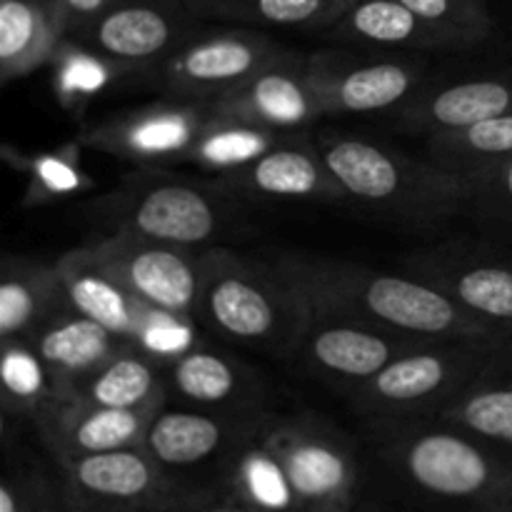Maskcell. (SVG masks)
Instances as JSON below:
<instances>
[{
  "label": "cell",
  "mask_w": 512,
  "mask_h": 512,
  "mask_svg": "<svg viewBox=\"0 0 512 512\" xmlns=\"http://www.w3.org/2000/svg\"><path fill=\"white\" fill-rule=\"evenodd\" d=\"M503 330L415 345L375 378L355 388L350 400L375 428L435 418L473 378Z\"/></svg>",
  "instance_id": "cell-5"
},
{
  "label": "cell",
  "mask_w": 512,
  "mask_h": 512,
  "mask_svg": "<svg viewBox=\"0 0 512 512\" xmlns=\"http://www.w3.org/2000/svg\"><path fill=\"white\" fill-rule=\"evenodd\" d=\"M160 365L163 363L145 353L140 345L128 343L93 375L80 380L70 395L103 408H163L168 395V373H163Z\"/></svg>",
  "instance_id": "cell-26"
},
{
  "label": "cell",
  "mask_w": 512,
  "mask_h": 512,
  "mask_svg": "<svg viewBox=\"0 0 512 512\" xmlns=\"http://www.w3.org/2000/svg\"><path fill=\"white\" fill-rule=\"evenodd\" d=\"M78 145H65V148L50 150V153L23 155V158L10 153V148H5V160H10L15 168L28 175V198H25V203L45 205L93 188V180L80 168Z\"/></svg>",
  "instance_id": "cell-34"
},
{
  "label": "cell",
  "mask_w": 512,
  "mask_h": 512,
  "mask_svg": "<svg viewBox=\"0 0 512 512\" xmlns=\"http://www.w3.org/2000/svg\"><path fill=\"white\" fill-rule=\"evenodd\" d=\"M168 390L205 410H260V380L235 358L195 343L165 365Z\"/></svg>",
  "instance_id": "cell-24"
},
{
  "label": "cell",
  "mask_w": 512,
  "mask_h": 512,
  "mask_svg": "<svg viewBox=\"0 0 512 512\" xmlns=\"http://www.w3.org/2000/svg\"><path fill=\"white\" fill-rule=\"evenodd\" d=\"M295 135L298 133H285V130H273L265 125L243 123V120L210 113L198 140L185 155V163H193L200 170L215 175H228L255 163L273 148L293 140Z\"/></svg>",
  "instance_id": "cell-30"
},
{
  "label": "cell",
  "mask_w": 512,
  "mask_h": 512,
  "mask_svg": "<svg viewBox=\"0 0 512 512\" xmlns=\"http://www.w3.org/2000/svg\"><path fill=\"white\" fill-rule=\"evenodd\" d=\"M135 345H140L145 353L153 355L163 365H168L170 360H175L178 355H183L185 350H190L195 345L193 320L160 310L150 320V325L143 330V335H140Z\"/></svg>",
  "instance_id": "cell-38"
},
{
  "label": "cell",
  "mask_w": 512,
  "mask_h": 512,
  "mask_svg": "<svg viewBox=\"0 0 512 512\" xmlns=\"http://www.w3.org/2000/svg\"><path fill=\"white\" fill-rule=\"evenodd\" d=\"M28 343L38 350L63 395L108 363L130 340L118 338L100 323L85 318L68 300L30 335Z\"/></svg>",
  "instance_id": "cell-22"
},
{
  "label": "cell",
  "mask_w": 512,
  "mask_h": 512,
  "mask_svg": "<svg viewBox=\"0 0 512 512\" xmlns=\"http://www.w3.org/2000/svg\"><path fill=\"white\" fill-rule=\"evenodd\" d=\"M68 303L58 273L30 260L5 258L0 278V340H28Z\"/></svg>",
  "instance_id": "cell-29"
},
{
  "label": "cell",
  "mask_w": 512,
  "mask_h": 512,
  "mask_svg": "<svg viewBox=\"0 0 512 512\" xmlns=\"http://www.w3.org/2000/svg\"><path fill=\"white\" fill-rule=\"evenodd\" d=\"M425 20L453 30L468 40L470 48L493 33V13L488 0H400Z\"/></svg>",
  "instance_id": "cell-37"
},
{
  "label": "cell",
  "mask_w": 512,
  "mask_h": 512,
  "mask_svg": "<svg viewBox=\"0 0 512 512\" xmlns=\"http://www.w3.org/2000/svg\"><path fill=\"white\" fill-rule=\"evenodd\" d=\"M473 512H512V485L505 493H500L498 498H493L490 503L480 505V508H475Z\"/></svg>",
  "instance_id": "cell-41"
},
{
  "label": "cell",
  "mask_w": 512,
  "mask_h": 512,
  "mask_svg": "<svg viewBox=\"0 0 512 512\" xmlns=\"http://www.w3.org/2000/svg\"><path fill=\"white\" fill-rule=\"evenodd\" d=\"M512 453V325L473 378L435 415Z\"/></svg>",
  "instance_id": "cell-21"
},
{
  "label": "cell",
  "mask_w": 512,
  "mask_h": 512,
  "mask_svg": "<svg viewBox=\"0 0 512 512\" xmlns=\"http://www.w3.org/2000/svg\"><path fill=\"white\" fill-rule=\"evenodd\" d=\"M185 0H115L80 38L123 68L165 63L198 33Z\"/></svg>",
  "instance_id": "cell-13"
},
{
  "label": "cell",
  "mask_w": 512,
  "mask_h": 512,
  "mask_svg": "<svg viewBox=\"0 0 512 512\" xmlns=\"http://www.w3.org/2000/svg\"><path fill=\"white\" fill-rule=\"evenodd\" d=\"M250 512H253V510H250Z\"/></svg>",
  "instance_id": "cell-44"
},
{
  "label": "cell",
  "mask_w": 512,
  "mask_h": 512,
  "mask_svg": "<svg viewBox=\"0 0 512 512\" xmlns=\"http://www.w3.org/2000/svg\"><path fill=\"white\" fill-rule=\"evenodd\" d=\"M208 105L213 115L265 125L285 133H298L300 128L323 115L318 95L310 83L308 58L293 50Z\"/></svg>",
  "instance_id": "cell-18"
},
{
  "label": "cell",
  "mask_w": 512,
  "mask_h": 512,
  "mask_svg": "<svg viewBox=\"0 0 512 512\" xmlns=\"http://www.w3.org/2000/svg\"><path fill=\"white\" fill-rule=\"evenodd\" d=\"M63 473L70 512H183L208 500L185 490L143 445L78 458Z\"/></svg>",
  "instance_id": "cell-7"
},
{
  "label": "cell",
  "mask_w": 512,
  "mask_h": 512,
  "mask_svg": "<svg viewBox=\"0 0 512 512\" xmlns=\"http://www.w3.org/2000/svg\"><path fill=\"white\" fill-rule=\"evenodd\" d=\"M383 458L430 498L490 503L512 485V453L438 418L380 425Z\"/></svg>",
  "instance_id": "cell-3"
},
{
  "label": "cell",
  "mask_w": 512,
  "mask_h": 512,
  "mask_svg": "<svg viewBox=\"0 0 512 512\" xmlns=\"http://www.w3.org/2000/svg\"><path fill=\"white\" fill-rule=\"evenodd\" d=\"M468 180V213L493 233L512 238V158Z\"/></svg>",
  "instance_id": "cell-36"
},
{
  "label": "cell",
  "mask_w": 512,
  "mask_h": 512,
  "mask_svg": "<svg viewBox=\"0 0 512 512\" xmlns=\"http://www.w3.org/2000/svg\"><path fill=\"white\" fill-rule=\"evenodd\" d=\"M143 303L198 320L205 280V250L158 243L115 230L85 245Z\"/></svg>",
  "instance_id": "cell-9"
},
{
  "label": "cell",
  "mask_w": 512,
  "mask_h": 512,
  "mask_svg": "<svg viewBox=\"0 0 512 512\" xmlns=\"http://www.w3.org/2000/svg\"><path fill=\"white\" fill-rule=\"evenodd\" d=\"M508 110H512L510 80L475 78L413 95L403 108H398V123L405 130L430 138L470 128Z\"/></svg>",
  "instance_id": "cell-25"
},
{
  "label": "cell",
  "mask_w": 512,
  "mask_h": 512,
  "mask_svg": "<svg viewBox=\"0 0 512 512\" xmlns=\"http://www.w3.org/2000/svg\"><path fill=\"white\" fill-rule=\"evenodd\" d=\"M403 265L485 323L512 325V250L478 240H448L415 250Z\"/></svg>",
  "instance_id": "cell-10"
},
{
  "label": "cell",
  "mask_w": 512,
  "mask_h": 512,
  "mask_svg": "<svg viewBox=\"0 0 512 512\" xmlns=\"http://www.w3.org/2000/svg\"><path fill=\"white\" fill-rule=\"evenodd\" d=\"M0 350L5 415L35 420L60 395L58 383L28 340H0Z\"/></svg>",
  "instance_id": "cell-33"
},
{
  "label": "cell",
  "mask_w": 512,
  "mask_h": 512,
  "mask_svg": "<svg viewBox=\"0 0 512 512\" xmlns=\"http://www.w3.org/2000/svg\"><path fill=\"white\" fill-rule=\"evenodd\" d=\"M358 512H390V510L378 508V505H363V508H358Z\"/></svg>",
  "instance_id": "cell-42"
},
{
  "label": "cell",
  "mask_w": 512,
  "mask_h": 512,
  "mask_svg": "<svg viewBox=\"0 0 512 512\" xmlns=\"http://www.w3.org/2000/svg\"><path fill=\"white\" fill-rule=\"evenodd\" d=\"M288 53L258 28L195 33L163 63V85L183 100L213 103Z\"/></svg>",
  "instance_id": "cell-11"
},
{
  "label": "cell",
  "mask_w": 512,
  "mask_h": 512,
  "mask_svg": "<svg viewBox=\"0 0 512 512\" xmlns=\"http://www.w3.org/2000/svg\"><path fill=\"white\" fill-rule=\"evenodd\" d=\"M428 158L463 178H473L512 158V110L480 120L470 128L430 135Z\"/></svg>",
  "instance_id": "cell-32"
},
{
  "label": "cell",
  "mask_w": 512,
  "mask_h": 512,
  "mask_svg": "<svg viewBox=\"0 0 512 512\" xmlns=\"http://www.w3.org/2000/svg\"><path fill=\"white\" fill-rule=\"evenodd\" d=\"M63 25L65 38H80L115 0H45Z\"/></svg>",
  "instance_id": "cell-39"
},
{
  "label": "cell",
  "mask_w": 512,
  "mask_h": 512,
  "mask_svg": "<svg viewBox=\"0 0 512 512\" xmlns=\"http://www.w3.org/2000/svg\"><path fill=\"white\" fill-rule=\"evenodd\" d=\"M345 200L408 228H443L468 213L470 180L353 135L315 140Z\"/></svg>",
  "instance_id": "cell-2"
},
{
  "label": "cell",
  "mask_w": 512,
  "mask_h": 512,
  "mask_svg": "<svg viewBox=\"0 0 512 512\" xmlns=\"http://www.w3.org/2000/svg\"><path fill=\"white\" fill-rule=\"evenodd\" d=\"M55 273L78 313L130 343H138L150 320L160 313L153 305L143 303L123 280L115 278L88 248L60 255Z\"/></svg>",
  "instance_id": "cell-20"
},
{
  "label": "cell",
  "mask_w": 512,
  "mask_h": 512,
  "mask_svg": "<svg viewBox=\"0 0 512 512\" xmlns=\"http://www.w3.org/2000/svg\"><path fill=\"white\" fill-rule=\"evenodd\" d=\"M25 512H53V510H48V508H28Z\"/></svg>",
  "instance_id": "cell-43"
},
{
  "label": "cell",
  "mask_w": 512,
  "mask_h": 512,
  "mask_svg": "<svg viewBox=\"0 0 512 512\" xmlns=\"http://www.w3.org/2000/svg\"><path fill=\"white\" fill-rule=\"evenodd\" d=\"M308 303L275 270L230 250H205L198 320L215 333L253 348L293 353L303 343Z\"/></svg>",
  "instance_id": "cell-4"
},
{
  "label": "cell",
  "mask_w": 512,
  "mask_h": 512,
  "mask_svg": "<svg viewBox=\"0 0 512 512\" xmlns=\"http://www.w3.org/2000/svg\"><path fill=\"white\" fill-rule=\"evenodd\" d=\"M223 188H203L165 175L133 178L123 190L110 193L103 208L118 233H133L158 243L203 250L225 233L230 205Z\"/></svg>",
  "instance_id": "cell-6"
},
{
  "label": "cell",
  "mask_w": 512,
  "mask_h": 512,
  "mask_svg": "<svg viewBox=\"0 0 512 512\" xmlns=\"http://www.w3.org/2000/svg\"><path fill=\"white\" fill-rule=\"evenodd\" d=\"M308 325H305L300 353L305 355L310 368L325 380H333L353 393L355 388L368 383L370 378L388 368L395 358L413 350V340L368 328L363 323L343 318L308 305Z\"/></svg>",
  "instance_id": "cell-16"
},
{
  "label": "cell",
  "mask_w": 512,
  "mask_h": 512,
  "mask_svg": "<svg viewBox=\"0 0 512 512\" xmlns=\"http://www.w3.org/2000/svg\"><path fill=\"white\" fill-rule=\"evenodd\" d=\"M273 265L313 308L413 343H440L500 330L410 273H380L348 260L308 255H283Z\"/></svg>",
  "instance_id": "cell-1"
},
{
  "label": "cell",
  "mask_w": 512,
  "mask_h": 512,
  "mask_svg": "<svg viewBox=\"0 0 512 512\" xmlns=\"http://www.w3.org/2000/svg\"><path fill=\"white\" fill-rule=\"evenodd\" d=\"M163 408L120 410L93 405L78 395H58L35 418L40 438L60 465L110 450L138 448Z\"/></svg>",
  "instance_id": "cell-17"
},
{
  "label": "cell",
  "mask_w": 512,
  "mask_h": 512,
  "mask_svg": "<svg viewBox=\"0 0 512 512\" xmlns=\"http://www.w3.org/2000/svg\"><path fill=\"white\" fill-rule=\"evenodd\" d=\"M263 430L230 458V498L253 512H303L283 463L265 445Z\"/></svg>",
  "instance_id": "cell-31"
},
{
  "label": "cell",
  "mask_w": 512,
  "mask_h": 512,
  "mask_svg": "<svg viewBox=\"0 0 512 512\" xmlns=\"http://www.w3.org/2000/svg\"><path fill=\"white\" fill-rule=\"evenodd\" d=\"M28 505H25L23 498V485L15 483L13 478H5L3 488H0V512H25Z\"/></svg>",
  "instance_id": "cell-40"
},
{
  "label": "cell",
  "mask_w": 512,
  "mask_h": 512,
  "mask_svg": "<svg viewBox=\"0 0 512 512\" xmlns=\"http://www.w3.org/2000/svg\"><path fill=\"white\" fill-rule=\"evenodd\" d=\"M63 38L45 0H0V80L13 83L50 63Z\"/></svg>",
  "instance_id": "cell-28"
},
{
  "label": "cell",
  "mask_w": 512,
  "mask_h": 512,
  "mask_svg": "<svg viewBox=\"0 0 512 512\" xmlns=\"http://www.w3.org/2000/svg\"><path fill=\"white\" fill-rule=\"evenodd\" d=\"M218 188L230 195L303 203H343L345 193L325 165L315 140L295 135L255 163L220 175Z\"/></svg>",
  "instance_id": "cell-19"
},
{
  "label": "cell",
  "mask_w": 512,
  "mask_h": 512,
  "mask_svg": "<svg viewBox=\"0 0 512 512\" xmlns=\"http://www.w3.org/2000/svg\"><path fill=\"white\" fill-rule=\"evenodd\" d=\"M208 118L210 105L203 100L158 103L105 120L85 130L78 143L140 165L185 163Z\"/></svg>",
  "instance_id": "cell-14"
},
{
  "label": "cell",
  "mask_w": 512,
  "mask_h": 512,
  "mask_svg": "<svg viewBox=\"0 0 512 512\" xmlns=\"http://www.w3.org/2000/svg\"><path fill=\"white\" fill-rule=\"evenodd\" d=\"M308 75L323 115L403 108L420 85V68L408 60L355 58L338 50L308 55Z\"/></svg>",
  "instance_id": "cell-12"
},
{
  "label": "cell",
  "mask_w": 512,
  "mask_h": 512,
  "mask_svg": "<svg viewBox=\"0 0 512 512\" xmlns=\"http://www.w3.org/2000/svg\"><path fill=\"white\" fill-rule=\"evenodd\" d=\"M50 63L55 68V93L65 105H83L85 100L103 93L110 80H115L120 70H125L108 55L98 53L75 38H63Z\"/></svg>",
  "instance_id": "cell-35"
},
{
  "label": "cell",
  "mask_w": 512,
  "mask_h": 512,
  "mask_svg": "<svg viewBox=\"0 0 512 512\" xmlns=\"http://www.w3.org/2000/svg\"><path fill=\"white\" fill-rule=\"evenodd\" d=\"M268 420L263 410H160L143 448L170 473L198 468L220 455L233 458Z\"/></svg>",
  "instance_id": "cell-15"
},
{
  "label": "cell",
  "mask_w": 512,
  "mask_h": 512,
  "mask_svg": "<svg viewBox=\"0 0 512 512\" xmlns=\"http://www.w3.org/2000/svg\"><path fill=\"white\" fill-rule=\"evenodd\" d=\"M263 440L288 473L303 512H350L358 460L340 430L313 415L270 418Z\"/></svg>",
  "instance_id": "cell-8"
},
{
  "label": "cell",
  "mask_w": 512,
  "mask_h": 512,
  "mask_svg": "<svg viewBox=\"0 0 512 512\" xmlns=\"http://www.w3.org/2000/svg\"><path fill=\"white\" fill-rule=\"evenodd\" d=\"M325 35L338 43L388 50H465L468 40L435 25L400 0H358Z\"/></svg>",
  "instance_id": "cell-23"
},
{
  "label": "cell",
  "mask_w": 512,
  "mask_h": 512,
  "mask_svg": "<svg viewBox=\"0 0 512 512\" xmlns=\"http://www.w3.org/2000/svg\"><path fill=\"white\" fill-rule=\"evenodd\" d=\"M358 0H185L203 23H230L240 28H333Z\"/></svg>",
  "instance_id": "cell-27"
}]
</instances>
